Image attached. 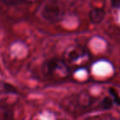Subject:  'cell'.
Returning a JSON list of instances; mask_svg holds the SVG:
<instances>
[{
	"mask_svg": "<svg viewBox=\"0 0 120 120\" xmlns=\"http://www.w3.org/2000/svg\"><path fill=\"white\" fill-rule=\"evenodd\" d=\"M43 71L46 76L54 79H62L69 75L70 68L65 60L59 58H52L43 64Z\"/></svg>",
	"mask_w": 120,
	"mask_h": 120,
	"instance_id": "cell-1",
	"label": "cell"
},
{
	"mask_svg": "<svg viewBox=\"0 0 120 120\" xmlns=\"http://www.w3.org/2000/svg\"><path fill=\"white\" fill-rule=\"evenodd\" d=\"M41 15L46 21L55 22L61 18L63 9L57 0H48L42 8Z\"/></svg>",
	"mask_w": 120,
	"mask_h": 120,
	"instance_id": "cell-2",
	"label": "cell"
},
{
	"mask_svg": "<svg viewBox=\"0 0 120 120\" xmlns=\"http://www.w3.org/2000/svg\"><path fill=\"white\" fill-rule=\"evenodd\" d=\"M13 109L10 105L0 103V120H12Z\"/></svg>",
	"mask_w": 120,
	"mask_h": 120,
	"instance_id": "cell-3",
	"label": "cell"
},
{
	"mask_svg": "<svg viewBox=\"0 0 120 120\" xmlns=\"http://www.w3.org/2000/svg\"><path fill=\"white\" fill-rule=\"evenodd\" d=\"M87 57V52L82 48H76L70 51L68 54V58L71 61H77L79 59Z\"/></svg>",
	"mask_w": 120,
	"mask_h": 120,
	"instance_id": "cell-4",
	"label": "cell"
},
{
	"mask_svg": "<svg viewBox=\"0 0 120 120\" xmlns=\"http://www.w3.org/2000/svg\"><path fill=\"white\" fill-rule=\"evenodd\" d=\"M105 15V11L102 8H95L91 11L90 18L93 23L98 24L104 20Z\"/></svg>",
	"mask_w": 120,
	"mask_h": 120,
	"instance_id": "cell-5",
	"label": "cell"
},
{
	"mask_svg": "<svg viewBox=\"0 0 120 120\" xmlns=\"http://www.w3.org/2000/svg\"><path fill=\"white\" fill-rule=\"evenodd\" d=\"M114 105V102L111 96H105L99 102V106L101 109H110Z\"/></svg>",
	"mask_w": 120,
	"mask_h": 120,
	"instance_id": "cell-6",
	"label": "cell"
},
{
	"mask_svg": "<svg viewBox=\"0 0 120 120\" xmlns=\"http://www.w3.org/2000/svg\"><path fill=\"white\" fill-rule=\"evenodd\" d=\"M109 94L110 96L112 97L113 101L114 102V105H120V96L118 94V92H116L115 89L114 88H110L109 89Z\"/></svg>",
	"mask_w": 120,
	"mask_h": 120,
	"instance_id": "cell-7",
	"label": "cell"
},
{
	"mask_svg": "<svg viewBox=\"0 0 120 120\" xmlns=\"http://www.w3.org/2000/svg\"><path fill=\"white\" fill-rule=\"evenodd\" d=\"M2 1L8 6H17L24 3L25 0H2Z\"/></svg>",
	"mask_w": 120,
	"mask_h": 120,
	"instance_id": "cell-8",
	"label": "cell"
},
{
	"mask_svg": "<svg viewBox=\"0 0 120 120\" xmlns=\"http://www.w3.org/2000/svg\"><path fill=\"white\" fill-rule=\"evenodd\" d=\"M111 4L114 8H120V0H111Z\"/></svg>",
	"mask_w": 120,
	"mask_h": 120,
	"instance_id": "cell-9",
	"label": "cell"
}]
</instances>
